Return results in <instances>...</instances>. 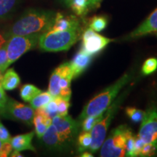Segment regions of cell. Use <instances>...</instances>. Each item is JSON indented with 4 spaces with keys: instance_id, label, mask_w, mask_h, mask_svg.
<instances>
[{
    "instance_id": "obj_26",
    "label": "cell",
    "mask_w": 157,
    "mask_h": 157,
    "mask_svg": "<svg viewBox=\"0 0 157 157\" xmlns=\"http://www.w3.org/2000/svg\"><path fill=\"white\" fill-rule=\"evenodd\" d=\"M126 114L133 122L138 123L142 121L145 115V111L137 109L136 108L127 107L126 109Z\"/></svg>"
},
{
    "instance_id": "obj_24",
    "label": "cell",
    "mask_w": 157,
    "mask_h": 157,
    "mask_svg": "<svg viewBox=\"0 0 157 157\" xmlns=\"http://www.w3.org/2000/svg\"><path fill=\"white\" fill-rule=\"evenodd\" d=\"M104 113V112H103ZM103 113L100 115L97 116H89L84 118L82 121V131H86V132H90L93 127L103 118Z\"/></svg>"
},
{
    "instance_id": "obj_17",
    "label": "cell",
    "mask_w": 157,
    "mask_h": 157,
    "mask_svg": "<svg viewBox=\"0 0 157 157\" xmlns=\"http://www.w3.org/2000/svg\"><path fill=\"white\" fill-rule=\"evenodd\" d=\"M42 139L45 146L50 148H58L63 145L57 132L56 127L52 124H51L50 126L43 135Z\"/></svg>"
},
{
    "instance_id": "obj_1",
    "label": "cell",
    "mask_w": 157,
    "mask_h": 157,
    "mask_svg": "<svg viewBox=\"0 0 157 157\" xmlns=\"http://www.w3.org/2000/svg\"><path fill=\"white\" fill-rule=\"evenodd\" d=\"M56 13L52 10L30 9L13 23L7 31L9 37L14 35L29 36L42 34L52 28Z\"/></svg>"
},
{
    "instance_id": "obj_11",
    "label": "cell",
    "mask_w": 157,
    "mask_h": 157,
    "mask_svg": "<svg viewBox=\"0 0 157 157\" xmlns=\"http://www.w3.org/2000/svg\"><path fill=\"white\" fill-rule=\"evenodd\" d=\"M112 39L98 34L92 29H87L82 35V48L84 52L94 56L103 50Z\"/></svg>"
},
{
    "instance_id": "obj_37",
    "label": "cell",
    "mask_w": 157,
    "mask_h": 157,
    "mask_svg": "<svg viewBox=\"0 0 157 157\" xmlns=\"http://www.w3.org/2000/svg\"><path fill=\"white\" fill-rule=\"evenodd\" d=\"M9 36L7 34V33L2 32V31H0V48L4 46L7 42V41L8 40Z\"/></svg>"
},
{
    "instance_id": "obj_10",
    "label": "cell",
    "mask_w": 157,
    "mask_h": 157,
    "mask_svg": "<svg viewBox=\"0 0 157 157\" xmlns=\"http://www.w3.org/2000/svg\"><path fill=\"white\" fill-rule=\"evenodd\" d=\"M52 124L56 127L57 132L63 144L72 140L78 132L77 121L68 115H56L52 118Z\"/></svg>"
},
{
    "instance_id": "obj_4",
    "label": "cell",
    "mask_w": 157,
    "mask_h": 157,
    "mask_svg": "<svg viewBox=\"0 0 157 157\" xmlns=\"http://www.w3.org/2000/svg\"><path fill=\"white\" fill-rule=\"evenodd\" d=\"M132 134L126 124L120 125L111 131L101 146V157H122L126 154L128 137Z\"/></svg>"
},
{
    "instance_id": "obj_41",
    "label": "cell",
    "mask_w": 157,
    "mask_h": 157,
    "mask_svg": "<svg viewBox=\"0 0 157 157\" xmlns=\"http://www.w3.org/2000/svg\"><path fill=\"white\" fill-rule=\"evenodd\" d=\"M62 1L63 2H65V3H66V5H68V4H69V2H70L71 1V0H62Z\"/></svg>"
},
{
    "instance_id": "obj_15",
    "label": "cell",
    "mask_w": 157,
    "mask_h": 157,
    "mask_svg": "<svg viewBox=\"0 0 157 157\" xmlns=\"http://www.w3.org/2000/svg\"><path fill=\"white\" fill-rule=\"evenodd\" d=\"M34 136V132L18 135L11 137L10 142L11 143L13 150L17 151L20 152L26 150L36 151V149L32 145V140Z\"/></svg>"
},
{
    "instance_id": "obj_22",
    "label": "cell",
    "mask_w": 157,
    "mask_h": 157,
    "mask_svg": "<svg viewBox=\"0 0 157 157\" xmlns=\"http://www.w3.org/2000/svg\"><path fill=\"white\" fill-rule=\"evenodd\" d=\"M68 5L78 16H82L87 13V0H71Z\"/></svg>"
},
{
    "instance_id": "obj_40",
    "label": "cell",
    "mask_w": 157,
    "mask_h": 157,
    "mask_svg": "<svg viewBox=\"0 0 157 157\" xmlns=\"http://www.w3.org/2000/svg\"><path fill=\"white\" fill-rule=\"evenodd\" d=\"M3 145H4V142L2 140H0V157H1V153H2V148H3Z\"/></svg>"
},
{
    "instance_id": "obj_3",
    "label": "cell",
    "mask_w": 157,
    "mask_h": 157,
    "mask_svg": "<svg viewBox=\"0 0 157 157\" xmlns=\"http://www.w3.org/2000/svg\"><path fill=\"white\" fill-rule=\"evenodd\" d=\"M81 35L80 26L65 31L49 30L39 36V46L46 52L68 50L77 42Z\"/></svg>"
},
{
    "instance_id": "obj_35",
    "label": "cell",
    "mask_w": 157,
    "mask_h": 157,
    "mask_svg": "<svg viewBox=\"0 0 157 157\" xmlns=\"http://www.w3.org/2000/svg\"><path fill=\"white\" fill-rule=\"evenodd\" d=\"M7 98H7V95H6L5 90H4L2 85L1 82H0V106L2 107V109H4V107H5L6 103H7Z\"/></svg>"
},
{
    "instance_id": "obj_19",
    "label": "cell",
    "mask_w": 157,
    "mask_h": 157,
    "mask_svg": "<svg viewBox=\"0 0 157 157\" xmlns=\"http://www.w3.org/2000/svg\"><path fill=\"white\" fill-rule=\"evenodd\" d=\"M53 97L49 92H41L30 101L31 106L34 110L43 109L47 104L53 99Z\"/></svg>"
},
{
    "instance_id": "obj_38",
    "label": "cell",
    "mask_w": 157,
    "mask_h": 157,
    "mask_svg": "<svg viewBox=\"0 0 157 157\" xmlns=\"http://www.w3.org/2000/svg\"><path fill=\"white\" fill-rule=\"evenodd\" d=\"M10 156L12 157H22L23 155L21 154L20 151H17L14 150L13 151L11 152V154H10Z\"/></svg>"
},
{
    "instance_id": "obj_29",
    "label": "cell",
    "mask_w": 157,
    "mask_h": 157,
    "mask_svg": "<svg viewBox=\"0 0 157 157\" xmlns=\"http://www.w3.org/2000/svg\"><path fill=\"white\" fill-rule=\"evenodd\" d=\"M10 66L9 63L8 56H7V50L5 44L0 48V71L5 73L7 68Z\"/></svg>"
},
{
    "instance_id": "obj_27",
    "label": "cell",
    "mask_w": 157,
    "mask_h": 157,
    "mask_svg": "<svg viewBox=\"0 0 157 157\" xmlns=\"http://www.w3.org/2000/svg\"><path fill=\"white\" fill-rule=\"evenodd\" d=\"M157 69V59L155 58H151L147 59L143 65L142 72L144 75H149L154 73Z\"/></svg>"
},
{
    "instance_id": "obj_16",
    "label": "cell",
    "mask_w": 157,
    "mask_h": 157,
    "mask_svg": "<svg viewBox=\"0 0 157 157\" xmlns=\"http://www.w3.org/2000/svg\"><path fill=\"white\" fill-rule=\"evenodd\" d=\"M80 26L78 19L74 16H64L61 13H56V18L50 30L65 31L67 29Z\"/></svg>"
},
{
    "instance_id": "obj_30",
    "label": "cell",
    "mask_w": 157,
    "mask_h": 157,
    "mask_svg": "<svg viewBox=\"0 0 157 157\" xmlns=\"http://www.w3.org/2000/svg\"><path fill=\"white\" fill-rule=\"evenodd\" d=\"M43 109H44L47 114L52 119L56 115H58V104H57L56 98H54L50 103L47 104L46 106Z\"/></svg>"
},
{
    "instance_id": "obj_6",
    "label": "cell",
    "mask_w": 157,
    "mask_h": 157,
    "mask_svg": "<svg viewBox=\"0 0 157 157\" xmlns=\"http://www.w3.org/2000/svg\"><path fill=\"white\" fill-rule=\"evenodd\" d=\"M124 96V95H121L109 105V108L105 110L106 111L105 112L104 111L103 118L91 129L90 134L92 137V143L89 148L90 151H97L101 147L106 137V132L110 126V124L112 121L113 118L114 117L118 109L119 108Z\"/></svg>"
},
{
    "instance_id": "obj_28",
    "label": "cell",
    "mask_w": 157,
    "mask_h": 157,
    "mask_svg": "<svg viewBox=\"0 0 157 157\" xmlns=\"http://www.w3.org/2000/svg\"><path fill=\"white\" fill-rule=\"evenodd\" d=\"M58 104V115H68V109L70 106V100L62 98H56Z\"/></svg>"
},
{
    "instance_id": "obj_31",
    "label": "cell",
    "mask_w": 157,
    "mask_h": 157,
    "mask_svg": "<svg viewBox=\"0 0 157 157\" xmlns=\"http://www.w3.org/2000/svg\"><path fill=\"white\" fill-rule=\"evenodd\" d=\"M157 149L154 145L149 143H145L141 150L140 156H151L154 155Z\"/></svg>"
},
{
    "instance_id": "obj_7",
    "label": "cell",
    "mask_w": 157,
    "mask_h": 157,
    "mask_svg": "<svg viewBox=\"0 0 157 157\" xmlns=\"http://www.w3.org/2000/svg\"><path fill=\"white\" fill-rule=\"evenodd\" d=\"M40 35H14L10 36L5 44L10 64L11 65L17 61L25 53L36 48L39 43V38Z\"/></svg>"
},
{
    "instance_id": "obj_42",
    "label": "cell",
    "mask_w": 157,
    "mask_h": 157,
    "mask_svg": "<svg viewBox=\"0 0 157 157\" xmlns=\"http://www.w3.org/2000/svg\"><path fill=\"white\" fill-rule=\"evenodd\" d=\"M2 77H3V74H2V72L0 71V82L2 81Z\"/></svg>"
},
{
    "instance_id": "obj_12",
    "label": "cell",
    "mask_w": 157,
    "mask_h": 157,
    "mask_svg": "<svg viewBox=\"0 0 157 157\" xmlns=\"http://www.w3.org/2000/svg\"><path fill=\"white\" fill-rule=\"evenodd\" d=\"M93 56L87 53L82 50L74 57L71 61L70 62L71 67L74 74V78L77 77L85 71L92 60Z\"/></svg>"
},
{
    "instance_id": "obj_36",
    "label": "cell",
    "mask_w": 157,
    "mask_h": 157,
    "mask_svg": "<svg viewBox=\"0 0 157 157\" xmlns=\"http://www.w3.org/2000/svg\"><path fill=\"white\" fill-rule=\"evenodd\" d=\"M102 0H87V12L99 7Z\"/></svg>"
},
{
    "instance_id": "obj_33",
    "label": "cell",
    "mask_w": 157,
    "mask_h": 157,
    "mask_svg": "<svg viewBox=\"0 0 157 157\" xmlns=\"http://www.w3.org/2000/svg\"><path fill=\"white\" fill-rule=\"evenodd\" d=\"M11 139V135L10 134L8 129L4 126L0 120V140L3 142H9Z\"/></svg>"
},
{
    "instance_id": "obj_32",
    "label": "cell",
    "mask_w": 157,
    "mask_h": 157,
    "mask_svg": "<svg viewBox=\"0 0 157 157\" xmlns=\"http://www.w3.org/2000/svg\"><path fill=\"white\" fill-rule=\"evenodd\" d=\"M135 135L132 134L128 137L126 145V154L125 156H134L135 151Z\"/></svg>"
},
{
    "instance_id": "obj_39",
    "label": "cell",
    "mask_w": 157,
    "mask_h": 157,
    "mask_svg": "<svg viewBox=\"0 0 157 157\" xmlns=\"http://www.w3.org/2000/svg\"><path fill=\"white\" fill-rule=\"evenodd\" d=\"M81 156H83V157H93V155L90 154V153L85 152V153H83V154L81 155Z\"/></svg>"
},
{
    "instance_id": "obj_5",
    "label": "cell",
    "mask_w": 157,
    "mask_h": 157,
    "mask_svg": "<svg viewBox=\"0 0 157 157\" xmlns=\"http://www.w3.org/2000/svg\"><path fill=\"white\" fill-rule=\"evenodd\" d=\"M74 74L70 63H64L59 66L51 74L48 92L53 98H62L70 100L71 96V82Z\"/></svg>"
},
{
    "instance_id": "obj_18",
    "label": "cell",
    "mask_w": 157,
    "mask_h": 157,
    "mask_svg": "<svg viewBox=\"0 0 157 157\" xmlns=\"http://www.w3.org/2000/svg\"><path fill=\"white\" fill-rule=\"evenodd\" d=\"M2 85L5 90H13L18 87L21 83V78L14 68L6 70L1 81Z\"/></svg>"
},
{
    "instance_id": "obj_8",
    "label": "cell",
    "mask_w": 157,
    "mask_h": 157,
    "mask_svg": "<svg viewBox=\"0 0 157 157\" xmlns=\"http://www.w3.org/2000/svg\"><path fill=\"white\" fill-rule=\"evenodd\" d=\"M35 111L31 106L17 102L12 98H7V103L0 115L10 120L21 121L29 126L33 124Z\"/></svg>"
},
{
    "instance_id": "obj_20",
    "label": "cell",
    "mask_w": 157,
    "mask_h": 157,
    "mask_svg": "<svg viewBox=\"0 0 157 157\" xmlns=\"http://www.w3.org/2000/svg\"><path fill=\"white\" fill-rule=\"evenodd\" d=\"M41 92L42 90L34 86V84H26L21 87V91H20V95L23 101L30 102L35 96H36Z\"/></svg>"
},
{
    "instance_id": "obj_34",
    "label": "cell",
    "mask_w": 157,
    "mask_h": 157,
    "mask_svg": "<svg viewBox=\"0 0 157 157\" xmlns=\"http://www.w3.org/2000/svg\"><path fill=\"white\" fill-rule=\"evenodd\" d=\"M145 143L140 137H138V135L135 136V151L134 156H140L141 150H142L143 145Z\"/></svg>"
},
{
    "instance_id": "obj_2",
    "label": "cell",
    "mask_w": 157,
    "mask_h": 157,
    "mask_svg": "<svg viewBox=\"0 0 157 157\" xmlns=\"http://www.w3.org/2000/svg\"><path fill=\"white\" fill-rule=\"evenodd\" d=\"M132 78L130 74H126L117 80L115 83L108 87L99 95L88 103L84 108L81 114L78 117V120H83L84 118L89 116H97L105 111L110 105L114 101L120 90L124 87Z\"/></svg>"
},
{
    "instance_id": "obj_25",
    "label": "cell",
    "mask_w": 157,
    "mask_h": 157,
    "mask_svg": "<svg viewBox=\"0 0 157 157\" xmlns=\"http://www.w3.org/2000/svg\"><path fill=\"white\" fill-rule=\"evenodd\" d=\"M107 25V19L103 16H95L90 21V26L96 32H101Z\"/></svg>"
},
{
    "instance_id": "obj_23",
    "label": "cell",
    "mask_w": 157,
    "mask_h": 157,
    "mask_svg": "<svg viewBox=\"0 0 157 157\" xmlns=\"http://www.w3.org/2000/svg\"><path fill=\"white\" fill-rule=\"evenodd\" d=\"M92 143V137L90 132L82 131L78 137V146L79 152L84 151L90 148Z\"/></svg>"
},
{
    "instance_id": "obj_14",
    "label": "cell",
    "mask_w": 157,
    "mask_h": 157,
    "mask_svg": "<svg viewBox=\"0 0 157 157\" xmlns=\"http://www.w3.org/2000/svg\"><path fill=\"white\" fill-rule=\"evenodd\" d=\"M155 31H157V8L149 15L148 18L138 28L131 33L129 37L137 38Z\"/></svg>"
},
{
    "instance_id": "obj_13",
    "label": "cell",
    "mask_w": 157,
    "mask_h": 157,
    "mask_svg": "<svg viewBox=\"0 0 157 157\" xmlns=\"http://www.w3.org/2000/svg\"><path fill=\"white\" fill-rule=\"evenodd\" d=\"M52 118L47 114L44 109L36 110L33 119V124L35 127V132L39 138H42L43 135L52 124Z\"/></svg>"
},
{
    "instance_id": "obj_9",
    "label": "cell",
    "mask_w": 157,
    "mask_h": 157,
    "mask_svg": "<svg viewBox=\"0 0 157 157\" xmlns=\"http://www.w3.org/2000/svg\"><path fill=\"white\" fill-rule=\"evenodd\" d=\"M137 135L144 142L154 145L157 149V109L155 107L145 112Z\"/></svg>"
},
{
    "instance_id": "obj_21",
    "label": "cell",
    "mask_w": 157,
    "mask_h": 157,
    "mask_svg": "<svg viewBox=\"0 0 157 157\" xmlns=\"http://www.w3.org/2000/svg\"><path fill=\"white\" fill-rule=\"evenodd\" d=\"M20 0H0V21L5 19L15 8Z\"/></svg>"
},
{
    "instance_id": "obj_43",
    "label": "cell",
    "mask_w": 157,
    "mask_h": 157,
    "mask_svg": "<svg viewBox=\"0 0 157 157\" xmlns=\"http://www.w3.org/2000/svg\"><path fill=\"white\" fill-rule=\"evenodd\" d=\"M2 107L0 106V112H1V111H2Z\"/></svg>"
}]
</instances>
